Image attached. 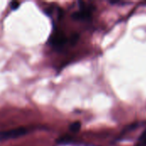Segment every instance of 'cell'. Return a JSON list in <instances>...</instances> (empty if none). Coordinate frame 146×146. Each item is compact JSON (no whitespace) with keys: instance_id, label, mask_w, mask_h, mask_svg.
I'll return each instance as SVG.
<instances>
[{"instance_id":"3957f363","label":"cell","mask_w":146,"mask_h":146,"mask_svg":"<svg viewBox=\"0 0 146 146\" xmlns=\"http://www.w3.org/2000/svg\"><path fill=\"white\" fill-rule=\"evenodd\" d=\"M68 42V38L63 33H56L53 37L50 38V43L55 47H62Z\"/></svg>"},{"instance_id":"6da1fadb","label":"cell","mask_w":146,"mask_h":146,"mask_svg":"<svg viewBox=\"0 0 146 146\" xmlns=\"http://www.w3.org/2000/svg\"><path fill=\"white\" fill-rule=\"evenodd\" d=\"M27 133V128L25 127H17L7 131H0V140H7L16 139L18 137H21Z\"/></svg>"},{"instance_id":"7a4b0ae2","label":"cell","mask_w":146,"mask_h":146,"mask_svg":"<svg viewBox=\"0 0 146 146\" xmlns=\"http://www.w3.org/2000/svg\"><path fill=\"white\" fill-rule=\"evenodd\" d=\"M92 6H80V10L74 12L72 17L74 20H87L92 16Z\"/></svg>"},{"instance_id":"277c9868","label":"cell","mask_w":146,"mask_h":146,"mask_svg":"<svg viewBox=\"0 0 146 146\" xmlns=\"http://www.w3.org/2000/svg\"><path fill=\"white\" fill-rule=\"evenodd\" d=\"M80 127H81V124H80V121L73 122V123L69 126V129H70V131L73 132V133H76V132L80 131Z\"/></svg>"},{"instance_id":"5b68a950","label":"cell","mask_w":146,"mask_h":146,"mask_svg":"<svg viewBox=\"0 0 146 146\" xmlns=\"http://www.w3.org/2000/svg\"><path fill=\"white\" fill-rule=\"evenodd\" d=\"M136 146H146V130L144 131V133L139 137Z\"/></svg>"},{"instance_id":"8992f818","label":"cell","mask_w":146,"mask_h":146,"mask_svg":"<svg viewBox=\"0 0 146 146\" xmlns=\"http://www.w3.org/2000/svg\"><path fill=\"white\" fill-rule=\"evenodd\" d=\"M19 5H20L19 2H12L11 4H10V7H11L12 9H18Z\"/></svg>"}]
</instances>
